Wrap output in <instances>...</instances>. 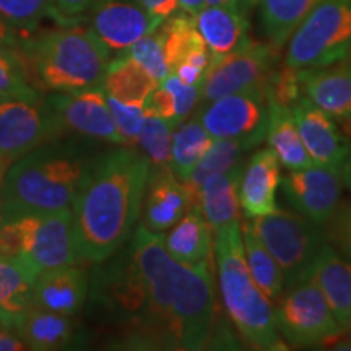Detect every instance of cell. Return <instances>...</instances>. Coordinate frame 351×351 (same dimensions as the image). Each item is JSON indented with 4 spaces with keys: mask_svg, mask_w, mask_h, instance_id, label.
<instances>
[{
    "mask_svg": "<svg viewBox=\"0 0 351 351\" xmlns=\"http://www.w3.org/2000/svg\"><path fill=\"white\" fill-rule=\"evenodd\" d=\"M147 289L143 348L204 350L213 332L215 293L210 262L184 265L166 251L163 232L135 228L129 245Z\"/></svg>",
    "mask_w": 351,
    "mask_h": 351,
    "instance_id": "1",
    "label": "cell"
},
{
    "mask_svg": "<svg viewBox=\"0 0 351 351\" xmlns=\"http://www.w3.org/2000/svg\"><path fill=\"white\" fill-rule=\"evenodd\" d=\"M150 171L147 156L127 145L90 165L70 208L78 261L103 263L129 241Z\"/></svg>",
    "mask_w": 351,
    "mask_h": 351,
    "instance_id": "2",
    "label": "cell"
},
{
    "mask_svg": "<svg viewBox=\"0 0 351 351\" xmlns=\"http://www.w3.org/2000/svg\"><path fill=\"white\" fill-rule=\"evenodd\" d=\"M90 165L47 143L12 161L0 192L2 221L72 208Z\"/></svg>",
    "mask_w": 351,
    "mask_h": 351,
    "instance_id": "3",
    "label": "cell"
},
{
    "mask_svg": "<svg viewBox=\"0 0 351 351\" xmlns=\"http://www.w3.org/2000/svg\"><path fill=\"white\" fill-rule=\"evenodd\" d=\"M213 244L219 293L228 317L239 337L254 350H283V339L276 330L274 304L254 282L245 262L239 219L215 231Z\"/></svg>",
    "mask_w": 351,
    "mask_h": 351,
    "instance_id": "4",
    "label": "cell"
},
{
    "mask_svg": "<svg viewBox=\"0 0 351 351\" xmlns=\"http://www.w3.org/2000/svg\"><path fill=\"white\" fill-rule=\"evenodd\" d=\"M21 59L51 91H75L101 86L109 52L90 28L69 23L21 44Z\"/></svg>",
    "mask_w": 351,
    "mask_h": 351,
    "instance_id": "5",
    "label": "cell"
},
{
    "mask_svg": "<svg viewBox=\"0 0 351 351\" xmlns=\"http://www.w3.org/2000/svg\"><path fill=\"white\" fill-rule=\"evenodd\" d=\"M0 256L21 261L36 274L75 265L78 256L72 234V210L3 219Z\"/></svg>",
    "mask_w": 351,
    "mask_h": 351,
    "instance_id": "6",
    "label": "cell"
},
{
    "mask_svg": "<svg viewBox=\"0 0 351 351\" xmlns=\"http://www.w3.org/2000/svg\"><path fill=\"white\" fill-rule=\"evenodd\" d=\"M351 51V0H320L288 39L283 64L317 69L348 59Z\"/></svg>",
    "mask_w": 351,
    "mask_h": 351,
    "instance_id": "7",
    "label": "cell"
},
{
    "mask_svg": "<svg viewBox=\"0 0 351 351\" xmlns=\"http://www.w3.org/2000/svg\"><path fill=\"white\" fill-rule=\"evenodd\" d=\"M249 223L278 263L285 289L313 276L319 249L327 243L322 228L301 213L278 207L262 217L249 218Z\"/></svg>",
    "mask_w": 351,
    "mask_h": 351,
    "instance_id": "8",
    "label": "cell"
},
{
    "mask_svg": "<svg viewBox=\"0 0 351 351\" xmlns=\"http://www.w3.org/2000/svg\"><path fill=\"white\" fill-rule=\"evenodd\" d=\"M93 304L108 315L130 328L125 343L130 348H143V332L147 324V289L142 282L130 251L116 257L93 276L88 287Z\"/></svg>",
    "mask_w": 351,
    "mask_h": 351,
    "instance_id": "9",
    "label": "cell"
},
{
    "mask_svg": "<svg viewBox=\"0 0 351 351\" xmlns=\"http://www.w3.org/2000/svg\"><path fill=\"white\" fill-rule=\"evenodd\" d=\"M274 313L276 330L295 346L330 343L343 333L313 276L283 289Z\"/></svg>",
    "mask_w": 351,
    "mask_h": 351,
    "instance_id": "10",
    "label": "cell"
},
{
    "mask_svg": "<svg viewBox=\"0 0 351 351\" xmlns=\"http://www.w3.org/2000/svg\"><path fill=\"white\" fill-rule=\"evenodd\" d=\"M62 134L46 98L38 90L0 96V155L19 160Z\"/></svg>",
    "mask_w": 351,
    "mask_h": 351,
    "instance_id": "11",
    "label": "cell"
},
{
    "mask_svg": "<svg viewBox=\"0 0 351 351\" xmlns=\"http://www.w3.org/2000/svg\"><path fill=\"white\" fill-rule=\"evenodd\" d=\"M278 51L271 44L249 39L230 54L212 59L200 83V99L210 103L239 91L265 88L278 64Z\"/></svg>",
    "mask_w": 351,
    "mask_h": 351,
    "instance_id": "12",
    "label": "cell"
},
{
    "mask_svg": "<svg viewBox=\"0 0 351 351\" xmlns=\"http://www.w3.org/2000/svg\"><path fill=\"white\" fill-rule=\"evenodd\" d=\"M200 122L213 138H243L257 145L265 138V88L239 91L210 101Z\"/></svg>",
    "mask_w": 351,
    "mask_h": 351,
    "instance_id": "13",
    "label": "cell"
},
{
    "mask_svg": "<svg viewBox=\"0 0 351 351\" xmlns=\"http://www.w3.org/2000/svg\"><path fill=\"white\" fill-rule=\"evenodd\" d=\"M60 130L85 137L125 145L109 111L108 96L101 86L75 91H54L46 98Z\"/></svg>",
    "mask_w": 351,
    "mask_h": 351,
    "instance_id": "14",
    "label": "cell"
},
{
    "mask_svg": "<svg viewBox=\"0 0 351 351\" xmlns=\"http://www.w3.org/2000/svg\"><path fill=\"white\" fill-rule=\"evenodd\" d=\"M280 184L289 205L320 228L327 225L341 202L343 182L335 168L311 165L289 171Z\"/></svg>",
    "mask_w": 351,
    "mask_h": 351,
    "instance_id": "15",
    "label": "cell"
},
{
    "mask_svg": "<svg viewBox=\"0 0 351 351\" xmlns=\"http://www.w3.org/2000/svg\"><path fill=\"white\" fill-rule=\"evenodd\" d=\"M90 32L109 52L124 54L132 44L160 25L138 0H101L90 10Z\"/></svg>",
    "mask_w": 351,
    "mask_h": 351,
    "instance_id": "16",
    "label": "cell"
},
{
    "mask_svg": "<svg viewBox=\"0 0 351 351\" xmlns=\"http://www.w3.org/2000/svg\"><path fill=\"white\" fill-rule=\"evenodd\" d=\"M293 119L300 132L307 155L314 165L340 169L348 155L351 142L337 125V121L301 96L291 106Z\"/></svg>",
    "mask_w": 351,
    "mask_h": 351,
    "instance_id": "17",
    "label": "cell"
},
{
    "mask_svg": "<svg viewBox=\"0 0 351 351\" xmlns=\"http://www.w3.org/2000/svg\"><path fill=\"white\" fill-rule=\"evenodd\" d=\"M252 0L205 5L195 15L197 29L207 44L212 59L230 54L249 41L247 10Z\"/></svg>",
    "mask_w": 351,
    "mask_h": 351,
    "instance_id": "18",
    "label": "cell"
},
{
    "mask_svg": "<svg viewBox=\"0 0 351 351\" xmlns=\"http://www.w3.org/2000/svg\"><path fill=\"white\" fill-rule=\"evenodd\" d=\"M192 207L182 181L168 169H152L142 204V225L150 231L165 232L173 228Z\"/></svg>",
    "mask_w": 351,
    "mask_h": 351,
    "instance_id": "19",
    "label": "cell"
},
{
    "mask_svg": "<svg viewBox=\"0 0 351 351\" xmlns=\"http://www.w3.org/2000/svg\"><path fill=\"white\" fill-rule=\"evenodd\" d=\"M90 280L75 265L39 271L33 283L32 306L51 313L75 315L85 306Z\"/></svg>",
    "mask_w": 351,
    "mask_h": 351,
    "instance_id": "20",
    "label": "cell"
},
{
    "mask_svg": "<svg viewBox=\"0 0 351 351\" xmlns=\"http://www.w3.org/2000/svg\"><path fill=\"white\" fill-rule=\"evenodd\" d=\"M301 90L307 99L337 122L351 117V60L300 70Z\"/></svg>",
    "mask_w": 351,
    "mask_h": 351,
    "instance_id": "21",
    "label": "cell"
},
{
    "mask_svg": "<svg viewBox=\"0 0 351 351\" xmlns=\"http://www.w3.org/2000/svg\"><path fill=\"white\" fill-rule=\"evenodd\" d=\"M282 182L280 163L270 148L258 150L244 165L239 181V205L247 218L262 217L276 208V189Z\"/></svg>",
    "mask_w": 351,
    "mask_h": 351,
    "instance_id": "22",
    "label": "cell"
},
{
    "mask_svg": "<svg viewBox=\"0 0 351 351\" xmlns=\"http://www.w3.org/2000/svg\"><path fill=\"white\" fill-rule=\"evenodd\" d=\"M313 278L343 332L351 330V262L324 243L315 257Z\"/></svg>",
    "mask_w": 351,
    "mask_h": 351,
    "instance_id": "23",
    "label": "cell"
},
{
    "mask_svg": "<svg viewBox=\"0 0 351 351\" xmlns=\"http://www.w3.org/2000/svg\"><path fill=\"white\" fill-rule=\"evenodd\" d=\"M244 163L205 181L197 191V205L212 232L239 219V181Z\"/></svg>",
    "mask_w": 351,
    "mask_h": 351,
    "instance_id": "24",
    "label": "cell"
},
{
    "mask_svg": "<svg viewBox=\"0 0 351 351\" xmlns=\"http://www.w3.org/2000/svg\"><path fill=\"white\" fill-rule=\"evenodd\" d=\"M163 243L169 256L184 265L212 261V230L199 207L189 208L173 230L163 234Z\"/></svg>",
    "mask_w": 351,
    "mask_h": 351,
    "instance_id": "25",
    "label": "cell"
},
{
    "mask_svg": "<svg viewBox=\"0 0 351 351\" xmlns=\"http://www.w3.org/2000/svg\"><path fill=\"white\" fill-rule=\"evenodd\" d=\"M265 138L280 166L288 171L302 169L314 165L302 145L300 132L293 119L291 108L267 99Z\"/></svg>",
    "mask_w": 351,
    "mask_h": 351,
    "instance_id": "26",
    "label": "cell"
},
{
    "mask_svg": "<svg viewBox=\"0 0 351 351\" xmlns=\"http://www.w3.org/2000/svg\"><path fill=\"white\" fill-rule=\"evenodd\" d=\"M15 330L25 341L26 348L34 351L69 348L77 333L72 315L51 313L34 306L26 311Z\"/></svg>",
    "mask_w": 351,
    "mask_h": 351,
    "instance_id": "27",
    "label": "cell"
},
{
    "mask_svg": "<svg viewBox=\"0 0 351 351\" xmlns=\"http://www.w3.org/2000/svg\"><path fill=\"white\" fill-rule=\"evenodd\" d=\"M36 275L21 261L0 256V326L16 327L32 307Z\"/></svg>",
    "mask_w": 351,
    "mask_h": 351,
    "instance_id": "28",
    "label": "cell"
},
{
    "mask_svg": "<svg viewBox=\"0 0 351 351\" xmlns=\"http://www.w3.org/2000/svg\"><path fill=\"white\" fill-rule=\"evenodd\" d=\"M158 85L137 60L124 54L109 62L101 82L104 93L124 103H145Z\"/></svg>",
    "mask_w": 351,
    "mask_h": 351,
    "instance_id": "29",
    "label": "cell"
},
{
    "mask_svg": "<svg viewBox=\"0 0 351 351\" xmlns=\"http://www.w3.org/2000/svg\"><path fill=\"white\" fill-rule=\"evenodd\" d=\"M258 7L262 29L269 44L282 49L306 15L320 0H252Z\"/></svg>",
    "mask_w": 351,
    "mask_h": 351,
    "instance_id": "30",
    "label": "cell"
},
{
    "mask_svg": "<svg viewBox=\"0 0 351 351\" xmlns=\"http://www.w3.org/2000/svg\"><path fill=\"white\" fill-rule=\"evenodd\" d=\"M213 140L200 119L182 121L174 125L169 168L179 181H187L205 153L210 150Z\"/></svg>",
    "mask_w": 351,
    "mask_h": 351,
    "instance_id": "31",
    "label": "cell"
},
{
    "mask_svg": "<svg viewBox=\"0 0 351 351\" xmlns=\"http://www.w3.org/2000/svg\"><path fill=\"white\" fill-rule=\"evenodd\" d=\"M256 147L252 142L243 138H215L210 150L205 153L202 161L197 165V168L192 171L187 181H184V186L187 187L189 195H191L192 207L197 205V191L207 179L213 176L226 173L236 165L241 163V158L245 152L252 150Z\"/></svg>",
    "mask_w": 351,
    "mask_h": 351,
    "instance_id": "32",
    "label": "cell"
},
{
    "mask_svg": "<svg viewBox=\"0 0 351 351\" xmlns=\"http://www.w3.org/2000/svg\"><path fill=\"white\" fill-rule=\"evenodd\" d=\"M241 234H243L244 257L254 282L271 302H276L285 289L283 274L278 263L258 239L249 219L241 223Z\"/></svg>",
    "mask_w": 351,
    "mask_h": 351,
    "instance_id": "33",
    "label": "cell"
},
{
    "mask_svg": "<svg viewBox=\"0 0 351 351\" xmlns=\"http://www.w3.org/2000/svg\"><path fill=\"white\" fill-rule=\"evenodd\" d=\"M160 32L163 36L165 54L171 72L192 52L207 47L197 29L195 16L189 13H173L160 25Z\"/></svg>",
    "mask_w": 351,
    "mask_h": 351,
    "instance_id": "34",
    "label": "cell"
},
{
    "mask_svg": "<svg viewBox=\"0 0 351 351\" xmlns=\"http://www.w3.org/2000/svg\"><path fill=\"white\" fill-rule=\"evenodd\" d=\"M147 109V108H145ZM173 143V125L158 114L147 109L137 145L147 156L152 169H168Z\"/></svg>",
    "mask_w": 351,
    "mask_h": 351,
    "instance_id": "35",
    "label": "cell"
},
{
    "mask_svg": "<svg viewBox=\"0 0 351 351\" xmlns=\"http://www.w3.org/2000/svg\"><path fill=\"white\" fill-rule=\"evenodd\" d=\"M0 19L13 29L33 32L44 19H52L62 25L52 0H0Z\"/></svg>",
    "mask_w": 351,
    "mask_h": 351,
    "instance_id": "36",
    "label": "cell"
},
{
    "mask_svg": "<svg viewBox=\"0 0 351 351\" xmlns=\"http://www.w3.org/2000/svg\"><path fill=\"white\" fill-rule=\"evenodd\" d=\"M124 56H129L134 60H137L158 83L163 82L171 73L168 60H166L163 36H161L160 28L145 34L137 43L132 44L129 49L124 52Z\"/></svg>",
    "mask_w": 351,
    "mask_h": 351,
    "instance_id": "37",
    "label": "cell"
},
{
    "mask_svg": "<svg viewBox=\"0 0 351 351\" xmlns=\"http://www.w3.org/2000/svg\"><path fill=\"white\" fill-rule=\"evenodd\" d=\"M108 104L109 111L112 114L114 124L119 130L121 137L124 138L125 145L127 147H135L143 125L145 112H147L145 103H124V101L108 96Z\"/></svg>",
    "mask_w": 351,
    "mask_h": 351,
    "instance_id": "38",
    "label": "cell"
},
{
    "mask_svg": "<svg viewBox=\"0 0 351 351\" xmlns=\"http://www.w3.org/2000/svg\"><path fill=\"white\" fill-rule=\"evenodd\" d=\"M36 88L26 82V67L13 47L0 49V96L23 95Z\"/></svg>",
    "mask_w": 351,
    "mask_h": 351,
    "instance_id": "39",
    "label": "cell"
},
{
    "mask_svg": "<svg viewBox=\"0 0 351 351\" xmlns=\"http://www.w3.org/2000/svg\"><path fill=\"white\" fill-rule=\"evenodd\" d=\"M324 228L327 243L351 262V200L345 204L340 202L337 212Z\"/></svg>",
    "mask_w": 351,
    "mask_h": 351,
    "instance_id": "40",
    "label": "cell"
},
{
    "mask_svg": "<svg viewBox=\"0 0 351 351\" xmlns=\"http://www.w3.org/2000/svg\"><path fill=\"white\" fill-rule=\"evenodd\" d=\"M101 0H52L57 13H59L62 25L73 23L77 16L90 12Z\"/></svg>",
    "mask_w": 351,
    "mask_h": 351,
    "instance_id": "41",
    "label": "cell"
},
{
    "mask_svg": "<svg viewBox=\"0 0 351 351\" xmlns=\"http://www.w3.org/2000/svg\"><path fill=\"white\" fill-rule=\"evenodd\" d=\"M138 2L158 25L178 12V0H138Z\"/></svg>",
    "mask_w": 351,
    "mask_h": 351,
    "instance_id": "42",
    "label": "cell"
},
{
    "mask_svg": "<svg viewBox=\"0 0 351 351\" xmlns=\"http://www.w3.org/2000/svg\"><path fill=\"white\" fill-rule=\"evenodd\" d=\"M25 341L20 339L15 327L0 326V351H25Z\"/></svg>",
    "mask_w": 351,
    "mask_h": 351,
    "instance_id": "43",
    "label": "cell"
},
{
    "mask_svg": "<svg viewBox=\"0 0 351 351\" xmlns=\"http://www.w3.org/2000/svg\"><path fill=\"white\" fill-rule=\"evenodd\" d=\"M16 46H19V43H16L15 29L0 19V49H5V47H16Z\"/></svg>",
    "mask_w": 351,
    "mask_h": 351,
    "instance_id": "44",
    "label": "cell"
},
{
    "mask_svg": "<svg viewBox=\"0 0 351 351\" xmlns=\"http://www.w3.org/2000/svg\"><path fill=\"white\" fill-rule=\"evenodd\" d=\"M204 7L205 0H178V10L189 13V15L195 16Z\"/></svg>",
    "mask_w": 351,
    "mask_h": 351,
    "instance_id": "45",
    "label": "cell"
},
{
    "mask_svg": "<svg viewBox=\"0 0 351 351\" xmlns=\"http://www.w3.org/2000/svg\"><path fill=\"white\" fill-rule=\"evenodd\" d=\"M339 171H340L341 182H343V187H346L351 192V145H350L348 155L345 156L343 163H341Z\"/></svg>",
    "mask_w": 351,
    "mask_h": 351,
    "instance_id": "46",
    "label": "cell"
},
{
    "mask_svg": "<svg viewBox=\"0 0 351 351\" xmlns=\"http://www.w3.org/2000/svg\"><path fill=\"white\" fill-rule=\"evenodd\" d=\"M12 161L8 158L0 155V192H2V186H3V179H5V174L8 168H10Z\"/></svg>",
    "mask_w": 351,
    "mask_h": 351,
    "instance_id": "47",
    "label": "cell"
},
{
    "mask_svg": "<svg viewBox=\"0 0 351 351\" xmlns=\"http://www.w3.org/2000/svg\"><path fill=\"white\" fill-rule=\"evenodd\" d=\"M340 130L343 132V135L351 142V117L350 119L340 121Z\"/></svg>",
    "mask_w": 351,
    "mask_h": 351,
    "instance_id": "48",
    "label": "cell"
},
{
    "mask_svg": "<svg viewBox=\"0 0 351 351\" xmlns=\"http://www.w3.org/2000/svg\"><path fill=\"white\" fill-rule=\"evenodd\" d=\"M231 2V0H205V5H217V3Z\"/></svg>",
    "mask_w": 351,
    "mask_h": 351,
    "instance_id": "49",
    "label": "cell"
},
{
    "mask_svg": "<svg viewBox=\"0 0 351 351\" xmlns=\"http://www.w3.org/2000/svg\"><path fill=\"white\" fill-rule=\"evenodd\" d=\"M346 60H351V51H350V54H348V59H346Z\"/></svg>",
    "mask_w": 351,
    "mask_h": 351,
    "instance_id": "50",
    "label": "cell"
},
{
    "mask_svg": "<svg viewBox=\"0 0 351 351\" xmlns=\"http://www.w3.org/2000/svg\"><path fill=\"white\" fill-rule=\"evenodd\" d=\"M0 223H2V215H0Z\"/></svg>",
    "mask_w": 351,
    "mask_h": 351,
    "instance_id": "51",
    "label": "cell"
}]
</instances>
